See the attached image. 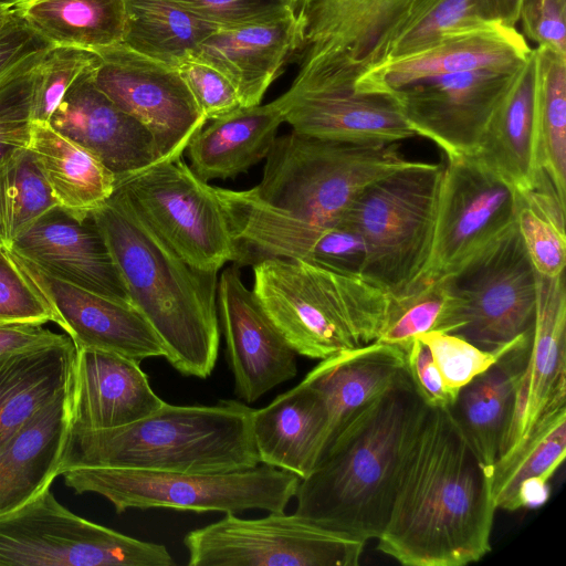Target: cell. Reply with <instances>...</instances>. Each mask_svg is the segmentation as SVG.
<instances>
[{"label":"cell","mask_w":566,"mask_h":566,"mask_svg":"<svg viewBox=\"0 0 566 566\" xmlns=\"http://www.w3.org/2000/svg\"><path fill=\"white\" fill-rule=\"evenodd\" d=\"M177 70L207 120L241 107L232 83L210 64L189 56L177 65Z\"/></svg>","instance_id":"47"},{"label":"cell","mask_w":566,"mask_h":566,"mask_svg":"<svg viewBox=\"0 0 566 566\" xmlns=\"http://www.w3.org/2000/svg\"><path fill=\"white\" fill-rule=\"evenodd\" d=\"M304 380L321 395L327 409L324 451L358 412L394 387L410 381L403 348L379 342L322 359Z\"/></svg>","instance_id":"26"},{"label":"cell","mask_w":566,"mask_h":566,"mask_svg":"<svg viewBox=\"0 0 566 566\" xmlns=\"http://www.w3.org/2000/svg\"><path fill=\"white\" fill-rule=\"evenodd\" d=\"M53 45L32 30L17 9L0 29V83Z\"/></svg>","instance_id":"51"},{"label":"cell","mask_w":566,"mask_h":566,"mask_svg":"<svg viewBox=\"0 0 566 566\" xmlns=\"http://www.w3.org/2000/svg\"><path fill=\"white\" fill-rule=\"evenodd\" d=\"M516 189L475 156L447 159L423 284L453 276L515 221Z\"/></svg>","instance_id":"14"},{"label":"cell","mask_w":566,"mask_h":566,"mask_svg":"<svg viewBox=\"0 0 566 566\" xmlns=\"http://www.w3.org/2000/svg\"><path fill=\"white\" fill-rule=\"evenodd\" d=\"M518 21L537 46L566 55V0H522Z\"/></svg>","instance_id":"48"},{"label":"cell","mask_w":566,"mask_h":566,"mask_svg":"<svg viewBox=\"0 0 566 566\" xmlns=\"http://www.w3.org/2000/svg\"><path fill=\"white\" fill-rule=\"evenodd\" d=\"M488 3L497 22L506 27L516 25L522 0H488Z\"/></svg>","instance_id":"53"},{"label":"cell","mask_w":566,"mask_h":566,"mask_svg":"<svg viewBox=\"0 0 566 566\" xmlns=\"http://www.w3.org/2000/svg\"><path fill=\"white\" fill-rule=\"evenodd\" d=\"M28 148L53 199L67 212L88 216L113 195L115 175L93 153L49 123L32 122Z\"/></svg>","instance_id":"32"},{"label":"cell","mask_w":566,"mask_h":566,"mask_svg":"<svg viewBox=\"0 0 566 566\" xmlns=\"http://www.w3.org/2000/svg\"><path fill=\"white\" fill-rule=\"evenodd\" d=\"M9 251L54 279L133 304L93 212L76 217L54 206L41 214Z\"/></svg>","instance_id":"20"},{"label":"cell","mask_w":566,"mask_h":566,"mask_svg":"<svg viewBox=\"0 0 566 566\" xmlns=\"http://www.w3.org/2000/svg\"><path fill=\"white\" fill-rule=\"evenodd\" d=\"M537 168L565 201L566 190V55L534 49Z\"/></svg>","instance_id":"36"},{"label":"cell","mask_w":566,"mask_h":566,"mask_svg":"<svg viewBox=\"0 0 566 566\" xmlns=\"http://www.w3.org/2000/svg\"><path fill=\"white\" fill-rule=\"evenodd\" d=\"M13 11H14V8L13 9L0 8V29L10 19Z\"/></svg>","instance_id":"54"},{"label":"cell","mask_w":566,"mask_h":566,"mask_svg":"<svg viewBox=\"0 0 566 566\" xmlns=\"http://www.w3.org/2000/svg\"><path fill=\"white\" fill-rule=\"evenodd\" d=\"M253 411L233 399L211 406L165 402L123 427L71 431L60 475L72 467L185 473L251 469L260 463L252 434Z\"/></svg>","instance_id":"4"},{"label":"cell","mask_w":566,"mask_h":566,"mask_svg":"<svg viewBox=\"0 0 566 566\" xmlns=\"http://www.w3.org/2000/svg\"><path fill=\"white\" fill-rule=\"evenodd\" d=\"M113 196L197 270L219 273L228 262H250L216 187L201 180L182 157L116 177Z\"/></svg>","instance_id":"9"},{"label":"cell","mask_w":566,"mask_h":566,"mask_svg":"<svg viewBox=\"0 0 566 566\" xmlns=\"http://www.w3.org/2000/svg\"><path fill=\"white\" fill-rule=\"evenodd\" d=\"M9 251V250H8ZM52 306L57 324L76 348L116 353L137 361L165 357V346L133 305L54 279L12 254Z\"/></svg>","instance_id":"21"},{"label":"cell","mask_w":566,"mask_h":566,"mask_svg":"<svg viewBox=\"0 0 566 566\" xmlns=\"http://www.w3.org/2000/svg\"><path fill=\"white\" fill-rule=\"evenodd\" d=\"M72 339L0 357V446L70 387Z\"/></svg>","instance_id":"33"},{"label":"cell","mask_w":566,"mask_h":566,"mask_svg":"<svg viewBox=\"0 0 566 566\" xmlns=\"http://www.w3.org/2000/svg\"><path fill=\"white\" fill-rule=\"evenodd\" d=\"M532 333L521 338L485 371L461 387L451 407L489 480L511 419L515 392L531 348Z\"/></svg>","instance_id":"31"},{"label":"cell","mask_w":566,"mask_h":566,"mask_svg":"<svg viewBox=\"0 0 566 566\" xmlns=\"http://www.w3.org/2000/svg\"><path fill=\"white\" fill-rule=\"evenodd\" d=\"M91 69L73 83L49 124L98 157L115 178L163 160L150 132L95 86Z\"/></svg>","instance_id":"23"},{"label":"cell","mask_w":566,"mask_h":566,"mask_svg":"<svg viewBox=\"0 0 566 566\" xmlns=\"http://www.w3.org/2000/svg\"><path fill=\"white\" fill-rule=\"evenodd\" d=\"M55 313L12 253L0 252V325L55 323Z\"/></svg>","instance_id":"45"},{"label":"cell","mask_w":566,"mask_h":566,"mask_svg":"<svg viewBox=\"0 0 566 566\" xmlns=\"http://www.w3.org/2000/svg\"><path fill=\"white\" fill-rule=\"evenodd\" d=\"M447 279L458 300L453 334L494 349L533 332L536 271L515 221Z\"/></svg>","instance_id":"13"},{"label":"cell","mask_w":566,"mask_h":566,"mask_svg":"<svg viewBox=\"0 0 566 566\" xmlns=\"http://www.w3.org/2000/svg\"><path fill=\"white\" fill-rule=\"evenodd\" d=\"M458 300L449 279L423 284L394 297L386 324L375 342L403 347L430 332L453 334L457 329Z\"/></svg>","instance_id":"41"},{"label":"cell","mask_w":566,"mask_h":566,"mask_svg":"<svg viewBox=\"0 0 566 566\" xmlns=\"http://www.w3.org/2000/svg\"><path fill=\"white\" fill-rule=\"evenodd\" d=\"M219 322L237 395L252 403L297 374L295 350L262 310L237 264L218 280Z\"/></svg>","instance_id":"19"},{"label":"cell","mask_w":566,"mask_h":566,"mask_svg":"<svg viewBox=\"0 0 566 566\" xmlns=\"http://www.w3.org/2000/svg\"><path fill=\"white\" fill-rule=\"evenodd\" d=\"M70 391L71 431L123 427L166 402L150 387L139 361L92 348H76Z\"/></svg>","instance_id":"24"},{"label":"cell","mask_w":566,"mask_h":566,"mask_svg":"<svg viewBox=\"0 0 566 566\" xmlns=\"http://www.w3.org/2000/svg\"><path fill=\"white\" fill-rule=\"evenodd\" d=\"M300 33L294 8L276 17L211 33L195 56L228 77L241 106L261 104L284 64L298 53Z\"/></svg>","instance_id":"25"},{"label":"cell","mask_w":566,"mask_h":566,"mask_svg":"<svg viewBox=\"0 0 566 566\" xmlns=\"http://www.w3.org/2000/svg\"><path fill=\"white\" fill-rule=\"evenodd\" d=\"M57 206L29 148L0 161V248L12 243L44 212Z\"/></svg>","instance_id":"39"},{"label":"cell","mask_w":566,"mask_h":566,"mask_svg":"<svg viewBox=\"0 0 566 566\" xmlns=\"http://www.w3.org/2000/svg\"><path fill=\"white\" fill-rule=\"evenodd\" d=\"M96 61V53L87 49L66 45L49 49L35 72L32 122L49 123L73 83Z\"/></svg>","instance_id":"42"},{"label":"cell","mask_w":566,"mask_h":566,"mask_svg":"<svg viewBox=\"0 0 566 566\" xmlns=\"http://www.w3.org/2000/svg\"><path fill=\"white\" fill-rule=\"evenodd\" d=\"M535 71L532 49L495 107L474 155L517 191L533 189L538 172Z\"/></svg>","instance_id":"29"},{"label":"cell","mask_w":566,"mask_h":566,"mask_svg":"<svg viewBox=\"0 0 566 566\" xmlns=\"http://www.w3.org/2000/svg\"><path fill=\"white\" fill-rule=\"evenodd\" d=\"M421 399L411 381L358 412L300 480L295 514L367 542L389 517L402 449Z\"/></svg>","instance_id":"3"},{"label":"cell","mask_w":566,"mask_h":566,"mask_svg":"<svg viewBox=\"0 0 566 566\" xmlns=\"http://www.w3.org/2000/svg\"><path fill=\"white\" fill-rule=\"evenodd\" d=\"M531 52L515 27L495 23L447 36L415 54L385 61L364 73L355 90L391 93L421 81L462 72H515Z\"/></svg>","instance_id":"22"},{"label":"cell","mask_w":566,"mask_h":566,"mask_svg":"<svg viewBox=\"0 0 566 566\" xmlns=\"http://www.w3.org/2000/svg\"><path fill=\"white\" fill-rule=\"evenodd\" d=\"M526 335L494 349L480 348L461 336L444 332H430L418 338L430 349L444 384L459 392L461 387L495 364Z\"/></svg>","instance_id":"43"},{"label":"cell","mask_w":566,"mask_h":566,"mask_svg":"<svg viewBox=\"0 0 566 566\" xmlns=\"http://www.w3.org/2000/svg\"><path fill=\"white\" fill-rule=\"evenodd\" d=\"M43 325L33 323L0 325V357L71 339L67 335L54 333Z\"/></svg>","instance_id":"52"},{"label":"cell","mask_w":566,"mask_h":566,"mask_svg":"<svg viewBox=\"0 0 566 566\" xmlns=\"http://www.w3.org/2000/svg\"><path fill=\"white\" fill-rule=\"evenodd\" d=\"M70 387L0 446V514L21 506L60 475L71 436Z\"/></svg>","instance_id":"27"},{"label":"cell","mask_w":566,"mask_h":566,"mask_svg":"<svg viewBox=\"0 0 566 566\" xmlns=\"http://www.w3.org/2000/svg\"><path fill=\"white\" fill-rule=\"evenodd\" d=\"M290 1H291V2H292V4H293V0H290Z\"/></svg>","instance_id":"56"},{"label":"cell","mask_w":566,"mask_h":566,"mask_svg":"<svg viewBox=\"0 0 566 566\" xmlns=\"http://www.w3.org/2000/svg\"><path fill=\"white\" fill-rule=\"evenodd\" d=\"M566 408L547 417L507 458L496 462L490 493L496 510H518L521 486L531 480L547 481L565 460Z\"/></svg>","instance_id":"37"},{"label":"cell","mask_w":566,"mask_h":566,"mask_svg":"<svg viewBox=\"0 0 566 566\" xmlns=\"http://www.w3.org/2000/svg\"><path fill=\"white\" fill-rule=\"evenodd\" d=\"M365 260L366 248L361 237L347 223L338 222L325 227L311 263L363 274Z\"/></svg>","instance_id":"50"},{"label":"cell","mask_w":566,"mask_h":566,"mask_svg":"<svg viewBox=\"0 0 566 566\" xmlns=\"http://www.w3.org/2000/svg\"><path fill=\"white\" fill-rule=\"evenodd\" d=\"M496 21L488 0H428L392 41L386 61L420 52L447 36Z\"/></svg>","instance_id":"40"},{"label":"cell","mask_w":566,"mask_h":566,"mask_svg":"<svg viewBox=\"0 0 566 566\" xmlns=\"http://www.w3.org/2000/svg\"><path fill=\"white\" fill-rule=\"evenodd\" d=\"M402 348L408 377L421 401L430 407L451 408L459 392L444 384L428 346L415 337Z\"/></svg>","instance_id":"49"},{"label":"cell","mask_w":566,"mask_h":566,"mask_svg":"<svg viewBox=\"0 0 566 566\" xmlns=\"http://www.w3.org/2000/svg\"><path fill=\"white\" fill-rule=\"evenodd\" d=\"M565 207L545 176L537 179L533 189L516 190L515 222L528 258L541 275L557 276L564 273Z\"/></svg>","instance_id":"38"},{"label":"cell","mask_w":566,"mask_h":566,"mask_svg":"<svg viewBox=\"0 0 566 566\" xmlns=\"http://www.w3.org/2000/svg\"><path fill=\"white\" fill-rule=\"evenodd\" d=\"M536 285L531 348L496 462L511 455L547 417L566 408L565 275L536 272Z\"/></svg>","instance_id":"18"},{"label":"cell","mask_w":566,"mask_h":566,"mask_svg":"<svg viewBox=\"0 0 566 566\" xmlns=\"http://www.w3.org/2000/svg\"><path fill=\"white\" fill-rule=\"evenodd\" d=\"M216 31L263 21L293 8L290 0H175Z\"/></svg>","instance_id":"46"},{"label":"cell","mask_w":566,"mask_h":566,"mask_svg":"<svg viewBox=\"0 0 566 566\" xmlns=\"http://www.w3.org/2000/svg\"><path fill=\"white\" fill-rule=\"evenodd\" d=\"M490 480L451 408L421 401L377 548L407 566H464L491 551Z\"/></svg>","instance_id":"1"},{"label":"cell","mask_w":566,"mask_h":566,"mask_svg":"<svg viewBox=\"0 0 566 566\" xmlns=\"http://www.w3.org/2000/svg\"><path fill=\"white\" fill-rule=\"evenodd\" d=\"M24 0H0V8L13 9Z\"/></svg>","instance_id":"55"},{"label":"cell","mask_w":566,"mask_h":566,"mask_svg":"<svg viewBox=\"0 0 566 566\" xmlns=\"http://www.w3.org/2000/svg\"><path fill=\"white\" fill-rule=\"evenodd\" d=\"M74 492L95 493L116 513L129 509H175L196 513L285 511L300 478L266 464L217 473H185L107 467H72L62 472Z\"/></svg>","instance_id":"8"},{"label":"cell","mask_w":566,"mask_h":566,"mask_svg":"<svg viewBox=\"0 0 566 566\" xmlns=\"http://www.w3.org/2000/svg\"><path fill=\"white\" fill-rule=\"evenodd\" d=\"M2 251V249L0 248V252Z\"/></svg>","instance_id":"57"},{"label":"cell","mask_w":566,"mask_h":566,"mask_svg":"<svg viewBox=\"0 0 566 566\" xmlns=\"http://www.w3.org/2000/svg\"><path fill=\"white\" fill-rule=\"evenodd\" d=\"M397 146L333 142L292 130L276 136L262 179L249 191L293 217L332 226L366 187L415 161Z\"/></svg>","instance_id":"6"},{"label":"cell","mask_w":566,"mask_h":566,"mask_svg":"<svg viewBox=\"0 0 566 566\" xmlns=\"http://www.w3.org/2000/svg\"><path fill=\"white\" fill-rule=\"evenodd\" d=\"M273 102L292 130L319 139L382 145L417 135L394 94L359 92L300 71Z\"/></svg>","instance_id":"16"},{"label":"cell","mask_w":566,"mask_h":566,"mask_svg":"<svg viewBox=\"0 0 566 566\" xmlns=\"http://www.w3.org/2000/svg\"><path fill=\"white\" fill-rule=\"evenodd\" d=\"M95 86L153 135L161 159L182 157L208 122L177 67L145 56L125 43L92 50Z\"/></svg>","instance_id":"15"},{"label":"cell","mask_w":566,"mask_h":566,"mask_svg":"<svg viewBox=\"0 0 566 566\" xmlns=\"http://www.w3.org/2000/svg\"><path fill=\"white\" fill-rule=\"evenodd\" d=\"M46 52L34 55L0 83V161L29 146L35 72Z\"/></svg>","instance_id":"44"},{"label":"cell","mask_w":566,"mask_h":566,"mask_svg":"<svg viewBox=\"0 0 566 566\" xmlns=\"http://www.w3.org/2000/svg\"><path fill=\"white\" fill-rule=\"evenodd\" d=\"M444 164L413 161L366 187L339 222L361 237L363 275L400 297L429 266Z\"/></svg>","instance_id":"7"},{"label":"cell","mask_w":566,"mask_h":566,"mask_svg":"<svg viewBox=\"0 0 566 566\" xmlns=\"http://www.w3.org/2000/svg\"><path fill=\"white\" fill-rule=\"evenodd\" d=\"M253 293L297 355L325 359L375 342L392 296L363 274L277 256L253 263Z\"/></svg>","instance_id":"5"},{"label":"cell","mask_w":566,"mask_h":566,"mask_svg":"<svg viewBox=\"0 0 566 566\" xmlns=\"http://www.w3.org/2000/svg\"><path fill=\"white\" fill-rule=\"evenodd\" d=\"M93 216L165 358L185 376L209 377L220 344L218 273L189 265L113 195Z\"/></svg>","instance_id":"2"},{"label":"cell","mask_w":566,"mask_h":566,"mask_svg":"<svg viewBox=\"0 0 566 566\" xmlns=\"http://www.w3.org/2000/svg\"><path fill=\"white\" fill-rule=\"evenodd\" d=\"M517 71L443 75L391 94L415 133L434 143L447 159L474 156L495 107Z\"/></svg>","instance_id":"17"},{"label":"cell","mask_w":566,"mask_h":566,"mask_svg":"<svg viewBox=\"0 0 566 566\" xmlns=\"http://www.w3.org/2000/svg\"><path fill=\"white\" fill-rule=\"evenodd\" d=\"M15 9L52 45L92 51L123 41L125 0H24Z\"/></svg>","instance_id":"34"},{"label":"cell","mask_w":566,"mask_h":566,"mask_svg":"<svg viewBox=\"0 0 566 566\" xmlns=\"http://www.w3.org/2000/svg\"><path fill=\"white\" fill-rule=\"evenodd\" d=\"M428 0H293L300 65L327 83L355 88L386 61L399 32Z\"/></svg>","instance_id":"11"},{"label":"cell","mask_w":566,"mask_h":566,"mask_svg":"<svg viewBox=\"0 0 566 566\" xmlns=\"http://www.w3.org/2000/svg\"><path fill=\"white\" fill-rule=\"evenodd\" d=\"M327 409L321 395L304 379L254 409L252 434L260 463L305 479L319 461L326 443Z\"/></svg>","instance_id":"28"},{"label":"cell","mask_w":566,"mask_h":566,"mask_svg":"<svg viewBox=\"0 0 566 566\" xmlns=\"http://www.w3.org/2000/svg\"><path fill=\"white\" fill-rule=\"evenodd\" d=\"M214 31L175 0H125L122 42L164 64L177 67Z\"/></svg>","instance_id":"35"},{"label":"cell","mask_w":566,"mask_h":566,"mask_svg":"<svg viewBox=\"0 0 566 566\" xmlns=\"http://www.w3.org/2000/svg\"><path fill=\"white\" fill-rule=\"evenodd\" d=\"M365 544L284 512L260 518L227 513L184 537L189 566H356Z\"/></svg>","instance_id":"12"},{"label":"cell","mask_w":566,"mask_h":566,"mask_svg":"<svg viewBox=\"0 0 566 566\" xmlns=\"http://www.w3.org/2000/svg\"><path fill=\"white\" fill-rule=\"evenodd\" d=\"M283 123L273 101L210 119L186 148L189 167L206 182L244 174L266 158Z\"/></svg>","instance_id":"30"},{"label":"cell","mask_w":566,"mask_h":566,"mask_svg":"<svg viewBox=\"0 0 566 566\" xmlns=\"http://www.w3.org/2000/svg\"><path fill=\"white\" fill-rule=\"evenodd\" d=\"M165 545L87 521L45 488L0 514V566H171Z\"/></svg>","instance_id":"10"}]
</instances>
